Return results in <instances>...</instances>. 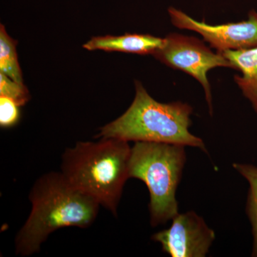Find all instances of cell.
<instances>
[{"mask_svg":"<svg viewBox=\"0 0 257 257\" xmlns=\"http://www.w3.org/2000/svg\"><path fill=\"white\" fill-rule=\"evenodd\" d=\"M31 211L15 239V254L32 256L49 236L64 227H89L100 204L74 187L61 172H50L35 181L29 194Z\"/></svg>","mask_w":257,"mask_h":257,"instance_id":"cell-1","label":"cell"},{"mask_svg":"<svg viewBox=\"0 0 257 257\" xmlns=\"http://www.w3.org/2000/svg\"><path fill=\"white\" fill-rule=\"evenodd\" d=\"M17 44L18 42L7 33L4 25H0V72L15 82L24 84L17 55Z\"/></svg>","mask_w":257,"mask_h":257,"instance_id":"cell-11","label":"cell"},{"mask_svg":"<svg viewBox=\"0 0 257 257\" xmlns=\"http://www.w3.org/2000/svg\"><path fill=\"white\" fill-rule=\"evenodd\" d=\"M164 39L150 35L126 34L121 36L94 37L83 45L88 50L116 51L138 55H153L163 45Z\"/></svg>","mask_w":257,"mask_h":257,"instance_id":"cell-8","label":"cell"},{"mask_svg":"<svg viewBox=\"0 0 257 257\" xmlns=\"http://www.w3.org/2000/svg\"><path fill=\"white\" fill-rule=\"evenodd\" d=\"M131 150L128 142L116 138L78 142L62 154L60 172L74 187L117 216L130 179Z\"/></svg>","mask_w":257,"mask_h":257,"instance_id":"cell-2","label":"cell"},{"mask_svg":"<svg viewBox=\"0 0 257 257\" xmlns=\"http://www.w3.org/2000/svg\"><path fill=\"white\" fill-rule=\"evenodd\" d=\"M20 106L13 99L0 96V125L8 128L15 126L20 117Z\"/></svg>","mask_w":257,"mask_h":257,"instance_id":"cell-13","label":"cell"},{"mask_svg":"<svg viewBox=\"0 0 257 257\" xmlns=\"http://www.w3.org/2000/svg\"><path fill=\"white\" fill-rule=\"evenodd\" d=\"M225 58L242 75H235L234 81L242 91L243 95L251 102L257 113V47L221 52Z\"/></svg>","mask_w":257,"mask_h":257,"instance_id":"cell-9","label":"cell"},{"mask_svg":"<svg viewBox=\"0 0 257 257\" xmlns=\"http://www.w3.org/2000/svg\"><path fill=\"white\" fill-rule=\"evenodd\" d=\"M170 228L152 236L162 245V251L172 257L207 256L216 234L202 216L194 211L178 214Z\"/></svg>","mask_w":257,"mask_h":257,"instance_id":"cell-6","label":"cell"},{"mask_svg":"<svg viewBox=\"0 0 257 257\" xmlns=\"http://www.w3.org/2000/svg\"><path fill=\"white\" fill-rule=\"evenodd\" d=\"M0 96L13 99L20 106L26 104L31 98L25 84L15 82L3 72H0Z\"/></svg>","mask_w":257,"mask_h":257,"instance_id":"cell-12","label":"cell"},{"mask_svg":"<svg viewBox=\"0 0 257 257\" xmlns=\"http://www.w3.org/2000/svg\"><path fill=\"white\" fill-rule=\"evenodd\" d=\"M186 162L183 145L136 142L132 147L130 179H140L148 188L153 227L165 224L179 214L176 193Z\"/></svg>","mask_w":257,"mask_h":257,"instance_id":"cell-4","label":"cell"},{"mask_svg":"<svg viewBox=\"0 0 257 257\" xmlns=\"http://www.w3.org/2000/svg\"><path fill=\"white\" fill-rule=\"evenodd\" d=\"M232 166L240 175L247 180L249 184L246 214L252 228L253 243L251 256L257 257V167L239 163H234Z\"/></svg>","mask_w":257,"mask_h":257,"instance_id":"cell-10","label":"cell"},{"mask_svg":"<svg viewBox=\"0 0 257 257\" xmlns=\"http://www.w3.org/2000/svg\"><path fill=\"white\" fill-rule=\"evenodd\" d=\"M168 13L175 27L200 34L219 53L257 47V12L255 10L248 13L247 20L221 25H207L204 20L199 23L172 7L169 8Z\"/></svg>","mask_w":257,"mask_h":257,"instance_id":"cell-7","label":"cell"},{"mask_svg":"<svg viewBox=\"0 0 257 257\" xmlns=\"http://www.w3.org/2000/svg\"><path fill=\"white\" fill-rule=\"evenodd\" d=\"M135 99L127 110L99 128L96 139L172 144L196 147L207 153L202 139L189 132L192 106L181 101L159 102L138 81L135 82Z\"/></svg>","mask_w":257,"mask_h":257,"instance_id":"cell-3","label":"cell"},{"mask_svg":"<svg viewBox=\"0 0 257 257\" xmlns=\"http://www.w3.org/2000/svg\"><path fill=\"white\" fill-rule=\"evenodd\" d=\"M164 40L163 45L152 55L162 63L183 71L200 82L205 92L209 113L212 115V97L207 72L219 67L234 69L232 64L222 54L214 53L196 37L173 33Z\"/></svg>","mask_w":257,"mask_h":257,"instance_id":"cell-5","label":"cell"}]
</instances>
